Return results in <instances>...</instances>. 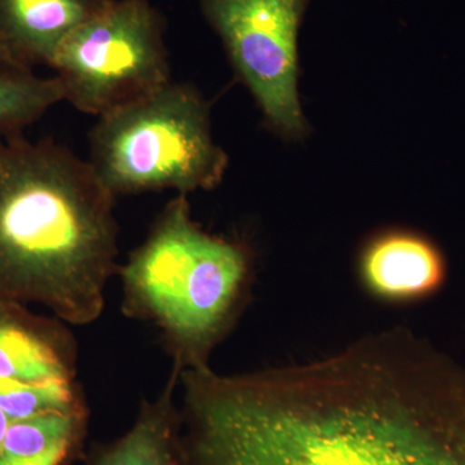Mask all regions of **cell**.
<instances>
[{
	"mask_svg": "<svg viewBox=\"0 0 465 465\" xmlns=\"http://www.w3.org/2000/svg\"><path fill=\"white\" fill-rule=\"evenodd\" d=\"M250 269L249 249L204 232L179 194L122 266L124 313L161 330L182 371L208 366L237 313Z\"/></svg>",
	"mask_w": 465,
	"mask_h": 465,
	"instance_id": "3",
	"label": "cell"
},
{
	"mask_svg": "<svg viewBox=\"0 0 465 465\" xmlns=\"http://www.w3.org/2000/svg\"><path fill=\"white\" fill-rule=\"evenodd\" d=\"M61 101L56 76L42 78L33 69L0 61V137L23 134Z\"/></svg>",
	"mask_w": 465,
	"mask_h": 465,
	"instance_id": "12",
	"label": "cell"
},
{
	"mask_svg": "<svg viewBox=\"0 0 465 465\" xmlns=\"http://www.w3.org/2000/svg\"><path fill=\"white\" fill-rule=\"evenodd\" d=\"M12 420L8 418L5 412L0 410V450H2L3 442H5V434H7V430L9 425H11Z\"/></svg>",
	"mask_w": 465,
	"mask_h": 465,
	"instance_id": "14",
	"label": "cell"
},
{
	"mask_svg": "<svg viewBox=\"0 0 465 465\" xmlns=\"http://www.w3.org/2000/svg\"><path fill=\"white\" fill-rule=\"evenodd\" d=\"M358 269L363 286L391 302L430 298L448 280V262L439 244L410 229H388L370 238Z\"/></svg>",
	"mask_w": 465,
	"mask_h": 465,
	"instance_id": "7",
	"label": "cell"
},
{
	"mask_svg": "<svg viewBox=\"0 0 465 465\" xmlns=\"http://www.w3.org/2000/svg\"><path fill=\"white\" fill-rule=\"evenodd\" d=\"M198 3L266 127L286 142H302L309 124L299 97V33L311 0Z\"/></svg>",
	"mask_w": 465,
	"mask_h": 465,
	"instance_id": "6",
	"label": "cell"
},
{
	"mask_svg": "<svg viewBox=\"0 0 465 465\" xmlns=\"http://www.w3.org/2000/svg\"><path fill=\"white\" fill-rule=\"evenodd\" d=\"M0 379L74 381L72 336L60 323L34 316L21 302L0 299Z\"/></svg>",
	"mask_w": 465,
	"mask_h": 465,
	"instance_id": "8",
	"label": "cell"
},
{
	"mask_svg": "<svg viewBox=\"0 0 465 465\" xmlns=\"http://www.w3.org/2000/svg\"><path fill=\"white\" fill-rule=\"evenodd\" d=\"M105 0H0V61L50 67L61 43Z\"/></svg>",
	"mask_w": 465,
	"mask_h": 465,
	"instance_id": "9",
	"label": "cell"
},
{
	"mask_svg": "<svg viewBox=\"0 0 465 465\" xmlns=\"http://www.w3.org/2000/svg\"><path fill=\"white\" fill-rule=\"evenodd\" d=\"M85 430V407L12 421L0 465H73L84 448Z\"/></svg>",
	"mask_w": 465,
	"mask_h": 465,
	"instance_id": "11",
	"label": "cell"
},
{
	"mask_svg": "<svg viewBox=\"0 0 465 465\" xmlns=\"http://www.w3.org/2000/svg\"><path fill=\"white\" fill-rule=\"evenodd\" d=\"M51 69L64 101L108 114L173 82L164 21L149 0H105L61 43Z\"/></svg>",
	"mask_w": 465,
	"mask_h": 465,
	"instance_id": "5",
	"label": "cell"
},
{
	"mask_svg": "<svg viewBox=\"0 0 465 465\" xmlns=\"http://www.w3.org/2000/svg\"><path fill=\"white\" fill-rule=\"evenodd\" d=\"M185 465H465V371L403 329L318 362L189 369Z\"/></svg>",
	"mask_w": 465,
	"mask_h": 465,
	"instance_id": "1",
	"label": "cell"
},
{
	"mask_svg": "<svg viewBox=\"0 0 465 465\" xmlns=\"http://www.w3.org/2000/svg\"><path fill=\"white\" fill-rule=\"evenodd\" d=\"M182 370L174 366L166 390L154 401H145L133 427L94 450L85 465H185L182 415L173 396Z\"/></svg>",
	"mask_w": 465,
	"mask_h": 465,
	"instance_id": "10",
	"label": "cell"
},
{
	"mask_svg": "<svg viewBox=\"0 0 465 465\" xmlns=\"http://www.w3.org/2000/svg\"><path fill=\"white\" fill-rule=\"evenodd\" d=\"M210 104L194 85L170 82L124 108L99 116L90 166L114 197L216 188L228 154L213 142Z\"/></svg>",
	"mask_w": 465,
	"mask_h": 465,
	"instance_id": "4",
	"label": "cell"
},
{
	"mask_svg": "<svg viewBox=\"0 0 465 465\" xmlns=\"http://www.w3.org/2000/svg\"><path fill=\"white\" fill-rule=\"evenodd\" d=\"M114 200L65 146L0 137V299L94 322L118 268Z\"/></svg>",
	"mask_w": 465,
	"mask_h": 465,
	"instance_id": "2",
	"label": "cell"
},
{
	"mask_svg": "<svg viewBox=\"0 0 465 465\" xmlns=\"http://www.w3.org/2000/svg\"><path fill=\"white\" fill-rule=\"evenodd\" d=\"M84 407L75 381L25 382L0 379V410L12 421Z\"/></svg>",
	"mask_w": 465,
	"mask_h": 465,
	"instance_id": "13",
	"label": "cell"
}]
</instances>
